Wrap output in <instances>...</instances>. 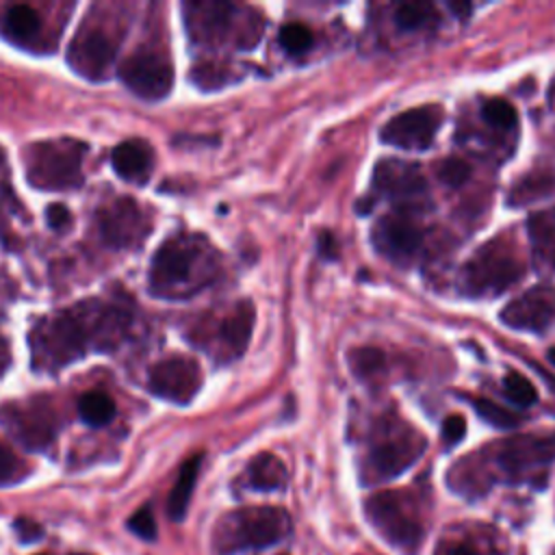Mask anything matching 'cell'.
<instances>
[{"instance_id":"33","label":"cell","mask_w":555,"mask_h":555,"mask_svg":"<svg viewBox=\"0 0 555 555\" xmlns=\"http://www.w3.org/2000/svg\"><path fill=\"white\" fill-rule=\"evenodd\" d=\"M481 117L486 124H490L499 130H509L516 124V108L509 102L494 98L481 106Z\"/></svg>"},{"instance_id":"7","label":"cell","mask_w":555,"mask_h":555,"mask_svg":"<svg viewBox=\"0 0 555 555\" xmlns=\"http://www.w3.org/2000/svg\"><path fill=\"white\" fill-rule=\"evenodd\" d=\"M525 271L522 260L514 251L512 243L501 238L488 241L464 264L460 286L466 295H499L520 280Z\"/></svg>"},{"instance_id":"41","label":"cell","mask_w":555,"mask_h":555,"mask_svg":"<svg viewBox=\"0 0 555 555\" xmlns=\"http://www.w3.org/2000/svg\"><path fill=\"white\" fill-rule=\"evenodd\" d=\"M319 251H321L323 258H330V260L336 258V241H334V236L330 232H323L319 236Z\"/></svg>"},{"instance_id":"36","label":"cell","mask_w":555,"mask_h":555,"mask_svg":"<svg viewBox=\"0 0 555 555\" xmlns=\"http://www.w3.org/2000/svg\"><path fill=\"white\" fill-rule=\"evenodd\" d=\"M128 529L139 535L141 540L145 542H154L156 540V520H154V514L152 509L145 505L141 509H137L130 518H128Z\"/></svg>"},{"instance_id":"29","label":"cell","mask_w":555,"mask_h":555,"mask_svg":"<svg viewBox=\"0 0 555 555\" xmlns=\"http://www.w3.org/2000/svg\"><path fill=\"white\" fill-rule=\"evenodd\" d=\"M503 392H505V397L512 403H516L520 408H529V405H533L538 401L535 386L525 375H520L516 371H509L503 377Z\"/></svg>"},{"instance_id":"31","label":"cell","mask_w":555,"mask_h":555,"mask_svg":"<svg viewBox=\"0 0 555 555\" xmlns=\"http://www.w3.org/2000/svg\"><path fill=\"white\" fill-rule=\"evenodd\" d=\"M232 72L228 65L219 63H199L191 69V80L202 89H219L232 80Z\"/></svg>"},{"instance_id":"28","label":"cell","mask_w":555,"mask_h":555,"mask_svg":"<svg viewBox=\"0 0 555 555\" xmlns=\"http://www.w3.org/2000/svg\"><path fill=\"white\" fill-rule=\"evenodd\" d=\"M555 186V180L551 176H527L522 178L514 189H509V197L507 202L514 204V206H522V204H529V202H535L548 193H553L551 189Z\"/></svg>"},{"instance_id":"45","label":"cell","mask_w":555,"mask_h":555,"mask_svg":"<svg viewBox=\"0 0 555 555\" xmlns=\"http://www.w3.org/2000/svg\"><path fill=\"white\" fill-rule=\"evenodd\" d=\"M0 156H2V154H0Z\"/></svg>"},{"instance_id":"26","label":"cell","mask_w":555,"mask_h":555,"mask_svg":"<svg viewBox=\"0 0 555 555\" xmlns=\"http://www.w3.org/2000/svg\"><path fill=\"white\" fill-rule=\"evenodd\" d=\"M438 22V13L429 2H403L395 9V24L401 30L431 28Z\"/></svg>"},{"instance_id":"23","label":"cell","mask_w":555,"mask_h":555,"mask_svg":"<svg viewBox=\"0 0 555 555\" xmlns=\"http://www.w3.org/2000/svg\"><path fill=\"white\" fill-rule=\"evenodd\" d=\"M4 35L20 46H30L41 33V15L28 4H13L4 13Z\"/></svg>"},{"instance_id":"46","label":"cell","mask_w":555,"mask_h":555,"mask_svg":"<svg viewBox=\"0 0 555 555\" xmlns=\"http://www.w3.org/2000/svg\"><path fill=\"white\" fill-rule=\"evenodd\" d=\"M553 555H555V553H553Z\"/></svg>"},{"instance_id":"10","label":"cell","mask_w":555,"mask_h":555,"mask_svg":"<svg viewBox=\"0 0 555 555\" xmlns=\"http://www.w3.org/2000/svg\"><path fill=\"white\" fill-rule=\"evenodd\" d=\"M119 78L134 95L156 102L171 91L173 67L165 54L141 50L119 65Z\"/></svg>"},{"instance_id":"25","label":"cell","mask_w":555,"mask_h":555,"mask_svg":"<svg viewBox=\"0 0 555 555\" xmlns=\"http://www.w3.org/2000/svg\"><path fill=\"white\" fill-rule=\"evenodd\" d=\"M80 418L91 427H104L115 416V401L102 390H89L78 401Z\"/></svg>"},{"instance_id":"5","label":"cell","mask_w":555,"mask_h":555,"mask_svg":"<svg viewBox=\"0 0 555 555\" xmlns=\"http://www.w3.org/2000/svg\"><path fill=\"white\" fill-rule=\"evenodd\" d=\"M425 444L423 436L410 425L384 423L362 460V481H386L401 475L421 457Z\"/></svg>"},{"instance_id":"9","label":"cell","mask_w":555,"mask_h":555,"mask_svg":"<svg viewBox=\"0 0 555 555\" xmlns=\"http://www.w3.org/2000/svg\"><path fill=\"white\" fill-rule=\"evenodd\" d=\"M119 39L95 24H82L69 48H67V63L76 74L89 80H104L111 76V69L117 59Z\"/></svg>"},{"instance_id":"34","label":"cell","mask_w":555,"mask_h":555,"mask_svg":"<svg viewBox=\"0 0 555 555\" xmlns=\"http://www.w3.org/2000/svg\"><path fill=\"white\" fill-rule=\"evenodd\" d=\"M28 464L0 442V488L22 481L28 475Z\"/></svg>"},{"instance_id":"2","label":"cell","mask_w":555,"mask_h":555,"mask_svg":"<svg viewBox=\"0 0 555 555\" xmlns=\"http://www.w3.org/2000/svg\"><path fill=\"white\" fill-rule=\"evenodd\" d=\"M217 254L195 234L167 238L150 264V291L154 297L182 299L202 291L215 280Z\"/></svg>"},{"instance_id":"39","label":"cell","mask_w":555,"mask_h":555,"mask_svg":"<svg viewBox=\"0 0 555 555\" xmlns=\"http://www.w3.org/2000/svg\"><path fill=\"white\" fill-rule=\"evenodd\" d=\"M436 555H479V551L470 542H440Z\"/></svg>"},{"instance_id":"6","label":"cell","mask_w":555,"mask_h":555,"mask_svg":"<svg viewBox=\"0 0 555 555\" xmlns=\"http://www.w3.org/2000/svg\"><path fill=\"white\" fill-rule=\"evenodd\" d=\"M364 512L369 522L388 544L399 548L403 555L418 553L425 538V527L408 494L397 490L377 492L366 499Z\"/></svg>"},{"instance_id":"43","label":"cell","mask_w":555,"mask_h":555,"mask_svg":"<svg viewBox=\"0 0 555 555\" xmlns=\"http://www.w3.org/2000/svg\"><path fill=\"white\" fill-rule=\"evenodd\" d=\"M9 364V349H7V343L0 338V373L7 369Z\"/></svg>"},{"instance_id":"17","label":"cell","mask_w":555,"mask_h":555,"mask_svg":"<svg viewBox=\"0 0 555 555\" xmlns=\"http://www.w3.org/2000/svg\"><path fill=\"white\" fill-rule=\"evenodd\" d=\"M236 7L223 2H191L184 4V22L189 37L197 43H223L230 39Z\"/></svg>"},{"instance_id":"40","label":"cell","mask_w":555,"mask_h":555,"mask_svg":"<svg viewBox=\"0 0 555 555\" xmlns=\"http://www.w3.org/2000/svg\"><path fill=\"white\" fill-rule=\"evenodd\" d=\"M15 531H17V535H20L22 542H33V540L41 538V527H39L37 522L28 520V518H20V520L15 522Z\"/></svg>"},{"instance_id":"1","label":"cell","mask_w":555,"mask_h":555,"mask_svg":"<svg viewBox=\"0 0 555 555\" xmlns=\"http://www.w3.org/2000/svg\"><path fill=\"white\" fill-rule=\"evenodd\" d=\"M128 325L130 314L124 308L98 299L82 301L33 327V362L52 371L76 362L91 347L113 349L124 340Z\"/></svg>"},{"instance_id":"32","label":"cell","mask_w":555,"mask_h":555,"mask_svg":"<svg viewBox=\"0 0 555 555\" xmlns=\"http://www.w3.org/2000/svg\"><path fill=\"white\" fill-rule=\"evenodd\" d=\"M278 39H280V46H282L286 52H291V54L308 52V50L312 48V43H314L312 30H310L308 26H304V24H297V22L282 26Z\"/></svg>"},{"instance_id":"13","label":"cell","mask_w":555,"mask_h":555,"mask_svg":"<svg viewBox=\"0 0 555 555\" xmlns=\"http://www.w3.org/2000/svg\"><path fill=\"white\" fill-rule=\"evenodd\" d=\"M202 386V371L193 358L169 356L156 362L147 373V388L152 395L173 401L189 403Z\"/></svg>"},{"instance_id":"44","label":"cell","mask_w":555,"mask_h":555,"mask_svg":"<svg viewBox=\"0 0 555 555\" xmlns=\"http://www.w3.org/2000/svg\"><path fill=\"white\" fill-rule=\"evenodd\" d=\"M546 358H548V362L555 366V347H551L548 349V353H546Z\"/></svg>"},{"instance_id":"16","label":"cell","mask_w":555,"mask_h":555,"mask_svg":"<svg viewBox=\"0 0 555 555\" xmlns=\"http://www.w3.org/2000/svg\"><path fill=\"white\" fill-rule=\"evenodd\" d=\"M501 321L514 330L542 332L555 323V291L533 286L501 310Z\"/></svg>"},{"instance_id":"37","label":"cell","mask_w":555,"mask_h":555,"mask_svg":"<svg viewBox=\"0 0 555 555\" xmlns=\"http://www.w3.org/2000/svg\"><path fill=\"white\" fill-rule=\"evenodd\" d=\"M466 434V421L462 414H449L442 423V440L447 447L457 444Z\"/></svg>"},{"instance_id":"11","label":"cell","mask_w":555,"mask_h":555,"mask_svg":"<svg viewBox=\"0 0 555 555\" xmlns=\"http://www.w3.org/2000/svg\"><path fill=\"white\" fill-rule=\"evenodd\" d=\"M440 124L442 108L438 104H425L390 117L382 126L379 139L399 150H425L431 145Z\"/></svg>"},{"instance_id":"15","label":"cell","mask_w":555,"mask_h":555,"mask_svg":"<svg viewBox=\"0 0 555 555\" xmlns=\"http://www.w3.org/2000/svg\"><path fill=\"white\" fill-rule=\"evenodd\" d=\"M371 241L375 249L390 262L408 264L421 249L423 234L410 219L401 215H388L373 225Z\"/></svg>"},{"instance_id":"35","label":"cell","mask_w":555,"mask_h":555,"mask_svg":"<svg viewBox=\"0 0 555 555\" xmlns=\"http://www.w3.org/2000/svg\"><path fill=\"white\" fill-rule=\"evenodd\" d=\"M438 178L451 189L462 186L470 178V165L464 158H447L438 167Z\"/></svg>"},{"instance_id":"12","label":"cell","mask_w":555,"mask_h":555,"mask_svg":"<svg viewBox=\"0 0 555 555\" xmlns=\"http://www.w3.org/2000/svg\"><path fill=\"white\" fill-rule=\"evenodd\" d=\"M98 230L108 247L128 249L150 234V221L134 199L119 197L98 210Z\"/></svg>"},{"instance_id":"19","label":"cell","mask_w":555,"mask_h":555,"mask_svg":"<svg viewBox=\"0 0 555 555\" xmlns=\"http://www.w3.org/2000/svg\"><path fill=\"white\" fill-rule=\"evenodd\" d=\"M254 304L251 301H238L230 314L219 323L217 330V338H219V349H221V358L223 360H232L238 358L251 338V330H254Z\"/></svg>"},{"instance_id":"30","label":"cell","mask_w":555,"mask_h":555,"mask_svg":"<svg viewBox=\"0 0 555 555\" xmlns=\"http://www.w3.org/2000/svg\"><path fill=\"white\" fill-rule=\"evenodd\" d=\"M473 408L475 412L490 425L499 427V429H512L520 423V416L494 401H488V399H475L473 401Z\"/></svg>"},{"instance_id":"22","label":"cell","mask_w":555,"mask_h":555,"mask_svg":"<svg viewBox=\"0 0 555 555\" xmlns=\"http://www.w3.org/2000/svg\"><path fill=\"white\" fill-rule=\"evenodd\" d=\"M199 466H202V453L191 455L178 473V479L169 492L167 499V514L171 520H182L186 516L189 503H191V494L195 490V481L199 475Z\"/></svg>"},{"instance_id":"20","label":"cell","mask_w":555,"mask_h":555,"mask_svg":"<svg viewBox=\"0 0 555 555\" xmlns=\"http://www.w3.org/2000/svg\"><path fill=\"white\" fill-rule=\"evenodd\" d=\"M111 165L121 180L145 184L154 167V152L143 139H128L113 150Z\"/></svg>"},{"instance_id":"27","label":"cell","mask_w":555,"mask_h":555,"mask_svg":"<svg viewBox=\"0 0 555 555\" xmlns=\"http://www.w3.org/2000/svg\"><path fill=\"white\" fill-rule=\"evenodd\" d=\"M347 362L353 375L360 379L375 377L386 366V353L377 347H356L347 353Z\"/></svg>"},{"instance_id":"21","label":"cell","mask_w":555,"mask_h":555,"mask_svg":"<svg viewBox=\"0 0 555 555\" xmlns=\"http://www.w3.org/2000/svg\"><path fill=\"white\" fill-rule=\"evenodd\" d=\"M527 232L531 238V254L538 271H555V210L538 212L527 221Z\"/></svg>"},{"instance_id":"8","label":"cell","mask_w":555,"mask_h":555,"mask_svg":"<svg viewBox=\"0 0 555 555\" xmlns=\"http://www.w3.org/2000/svg\"><path fill=\"white\" fill-rule=\"evenodd\" d=\"M555 460V436H522L505 440L492 447L488 457H481L479 466L494 468L492 479L505 481H527L542 473L546 464ZM542 477V475H540Z\"/></svg>"},{"instance_id":"18","label":"cell","mask_w":555,"mask_h":555,"mask_svg":"<svg viewBox=\"0 0 555 555\" xmlns=\"http://www.w3.org/2000/svg\"><path fill=\"white\" fill-rule=\"evenodd\" d=\"M373 186L377 193L408 204H414L425 195V180L421 171L401 160H379L373 171Z\"/></svg>"},{"instance_id":"24","label":"cell","mask_w":555,"mask_h":555,"mask_svg":"<svg viewBox=\"0 0 555 555\" xmlns=\"http://www.w3.org/2000/svg\"><path fill=\"white\" fill-rule=\"evenodd\" d=\"M247 483L254 490H280L286 483V468L273 453H258L247 466Z\"/></svg>"},{"instance_id":"4","label":"cell","mask_w":555,"mask_h":555,"mask_svg":"<svg viewBox=\"0 0 555 555\" xmlns=\"http://www.w3.org/2000/svg\"><path fill=\"white\" fill-rule=\"evenodd\" d=\"M87 145L76 139H50L26 147V178L43 191L74 189L82 182V154Z\"/></svg>"},{"instance_id":"38","label":"cell","mask_w":555,"mask_h":555,"mask_svg":"<svg viewBox=\"0 0 555 555\" xmlns=\"http://www.w3.org/2000/svg\"><path fill=\"white\" fill-rule=\"evenodd\" d=\"M46 219H48V225L52 230H63L69 223L72 217H69V210L63 204H52L46 210Z\"/></svg>"},{"instance_id":"42","label":"cell","mask_w":555,"mask_h":555,"mask_svg":"<svg viewBox=\"0 0 555 555\" xmlns=\"http://www.w3.org/2000/svg\"><path fill=\"white\" fill-rule=\"evenodd\" d=\"M447 7L453 11V15L457 20H466L470 15V11H473V7L468 2H447Z\"/></svg>"},{"instance_id":"14","label":"cell","mask_w":555,"mask_h":555,"mask_svg":"<svg viewBox=\"0 0 555 555\" xmlns=\"http://www.w3.org/2000/svg\"><path fill=\"white\" fill-rule=\"evenodd\" d=\"M0 423L20 444L30 451H46L54 442L56 427L52 412L39 403H7L0 408Z\"/></svg>"},{"instance_id":"3","label":"cell","mask_w":555,"mask_h":555,"mask_svg":"<svg viewBox=\"0 0 555 555\" xmlns=\"http://www.w3.org/2000/svg\"><path fill=\"white\" fill-rule=\"evenodd\" d=\"M291 516L282 507H243L221 516L212 529L217 555L264 548L291 535Z\"/></svg>"}]
</instances>
